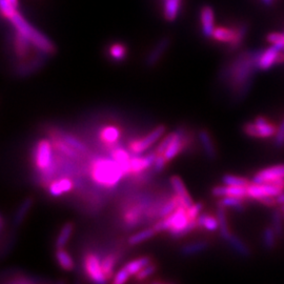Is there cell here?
Here are the masks:
<instances>
[{
  "mask_svg": "<svg viewBox=\"0 0 284 284\" xmlns=\"http://www.w3.org/2000/svg\"><path fill=\"white\" fill-rule=\"evenodd\" d=\"M265 6H272L274 4V0H262Z\"/></svg>",
  "mask_w": 284,
  "mask_h": 284,
  "instance_id": "cell-55",
  "label": "cell"
},
{
  "mask_svg": "<svg viewBox=\"0 0 284 284\" xmlns=\"http://www.w3.org/2000/svg\"><path fill=\"white\" fill-rule=\"evenodd\" d=\"M83 270L86 277L95 283H107L108 279L104 276L101 259L97 254L93 251H87L83 258Z\"/></svg>",
  "mask_w": 284,
  "mask_h": 284,
  "instance_id": "cell-11",
  "label": "cell"
},
{
  "mask_svg": "<svg viewBox=\"0 0 284 284\" xmlns=\"http://www.w3.org/2000/svg\"><path fill=\"white\" fill-rule=\"evenodd\" d=\"M283 220V212L280 208L274 207V210L272 211V228L274 229L278 238H281L284 234Z\"/></svg>",
  "mask_w": 284,
  "mask_h": 284,
  "instance_id": "cell-43",
  "label": "cell"
},
{
  "mask_svg": "<svg viewBox=\"0 0 284 284\" xmlns=\"http://www.w3.org/2000/svg\"><path fill=\"white\" fill-rule=\"evenodd\" d=\"M280 210H281L282 212H284V204H283V205H281V208H280Z\"/></svg>",
  "mask_w": 284,
  "mask_h": 284,
  "instance_id": "cell-56",
  "label": "cell"
},
{
  "mask_svg": "<svg viewBox=\"0 0 284 284\" xmlns=\"http://www.w3.org/2000/svg\"><path fill=\"white\" fill-rule=\"evenodd\" d=\"M110 56L115 61H122L127 56V49L121 43H115L110 48Z\"/></svg>",
  "mask_w": 284,
  "mask_h": 284,
  "instance_id": "cell-45",
  "label": "cell"
},
{
  "mask_svg": "<svg viewBox=\"0 0 284 284\" xmlns=\"http://www.w3.org/2000/svg\"><path fill=\"white\" fill-rule=\"evenodd\" d=\"M55 258L58 265L60 266L64 271L71 272L74 270L75 267L74 260L65 248H56Z\"/></svg>",
  "mask_w": 284,
  "mask_h": 284,
  "instance_id": "cell-33",
  "label": "cell"
},
{
  "mask_svg": "<svg viewBox=\"0 0 284 284\" xmlns=\"http://www.w3.org/2000/svg\"><path fill=\"white\" fill-rule=\"evenodd\" d=\"M208 247H210V243L207 241H195L183 245L180 249V253L182 256L190 257L198 255V254L206 250Z\"/></svg>",
  "mask_w": 284,
  "mask_h": 284,
  "instance_id": "cell-35",
  "label": "cell"
},
{
  "mask_svg": "<svg viewBox=\"0 0 284 284\" xmlns=\"http://www.w3.org/2000/svg\"><path fill=\"white\" fill-rule=\"evenodd\" d=\"M201 24H202V34L204 37L210 38L214 33V12L210 6H205L201 10Z\"/></svg>",
  "mask_w": 284,
  "mask_h": 284,
  "instance_id": "cell-25",
  "label": "cell"
},
{
  "mask_svg": "<svg viewBox=\"0 0 284 284\" xmlns=\"http://www.w3.org/2000/svg\"><path fill=\"white\" fill-rule=\"evenodd\" d=\"M217 219L219 222V234L224 241H227L228 239L232 236V233L229 228V222L227 217V207H224L218 204L217 207Z\"/></svg>",
  "mask_w": 284,
  "mask_h": 284,
  "instance_id": "cell-26",
  "label": "cell"
},
{
  "mask_svg": "<svg viewBox=\"0 0 284 284\" xmlns=\"http://www.w3.org/2000/svg\"><path fill=\"white\" fill-rule=\"evenodd\" d=\"M10 21L14 28L21 33L24 37H26L38 50L46 52L50 55H53L56 52V47L54 46V43L46 35L41 34L38 29L29 24L18 12L13 15L10 18Z\"/></svg>",
  "mask_w": 284,
  "mask_h": 284,
  "instance_id": "cell-5",
  "label": "cell"
},
{
  "mask_svg": "<svg viewBox=\"0 0 284 284\" xmlns=\"http://www.w3.org/2000/svg\"><path fill=\"white\" fill-rule=\"evenodd\" d=\"M244 199L238 198V197H221L218 200V204L227 207V208H233V210L237 212H244Z\"/></svg>",
  "mask_w": 284,
  "mask_h": 284,
  "instance_id": "cell-40",
  "label": "cell"
},
{
  "mask_svg": "<svg viewBox=\"0 0 284 284\" xmlns=\"http://www.w3.org/2000/svg\"><path fill=\"white\" fill-rule=\"evenodd\" d=\"M153 202V196L148 194H139L125 200L120 208L122 227L131 230L143 223V218Z\"/></svg>",
  "mask_w": 284,
  "mask_h": 284,
  "instance_id": "cell-3",
  "label": "cell"
},
{
  "mask_svg": "<svg viewBox=\"0 0 284 284\" xmlns=\"http://www.w3.org/2000/svg\"><path fill=\"white\" fill-rule=\"evenodd\" d=\"M283 219H284V212H283Z\"/></svg>",
  "mask_w": 284,
  "mask_h": 284,
  "instance_id": "cell-57",
  "label": "cell"
},
{
  "mask_svg": "<svg viewBox=\"0 0 284 284\" xmlns=\"http://www.w3.org/2000/svg\"><path fill=\"white\" fill-rule=\"evenodd\" d=\"M274 145L276 148L284 147V118L277 130V133L275 135V140H274Z\"/></svg>",
  "mask_w": 284,
  "mask_h": 284,
  "instance_id": "cell-48",
  "label": "cell"
},
{
  "mask_svg": "<svg viewBox=\"0 0 284 284\" xmlns=\"http://www.w3.org/2000/svg\"><path fill=\"white\" fill-rule=\"evenodd\" d=\"M284 179V163L273 166L270 168L259 171L253 177V183H264V182H274Z\"/></svg>",
  "mask_w": 284,
  "mask_h": 284,
  "instance_id": "cell-15",
  "label": "cell"
},
{
  "mask_svg": "<svg viewBox=\"0 0 284 284\" xmlns=\"http://www.w3.org/2000/svg\"><path fill=\"white\" fill-rule=\"evenodd\" d=\"M91 180L97 186L110 190L115 187L124 175L121 167L112 158H93L87 167Z\"/></svg>",
  "mask_w": 284,
  "mask_h": 284,
  "instance_id": "cell-2",
  "label": "cell"
},
{
  "mask_svg": "<svg viewBox=\"0 0 284 284\" xmlns=\"http://www.w3.org/2000/svg\"><path fill=\"white\" fill-rule=\"evenodd\" d=\"M221 181L223 184L226 185H232V186H243V187H247L250 182L247 180L246 178L243 177H239V176H234L231 174H226L222 179Z\"/></svg>",
  "mask_w": 284,
  "mask_h": 284,
  "instance_id": "cell-44",
  "label": "cell"
},
{
  "mask_svg": "<svg viewBox=\"0 0 284 284\" xmlns=\"http://www.w3.org/2000/svg\"><path fill=\"white\" fill-rule=\"evenodd\" d=\"M34 203V199L32 197H27L25 198L21 203L20 205L18 206L17 208V211L16 213H15L14 215V218H13V226L15 228H17L19 227L20 224L24 221L26 215L28 214L29 210H31V207Z\"/></svg>",
  "mask_w": 284,
  "mask_h": 284,
  "instance_id": "cell-29",
  "label": "cell"
},
{
  "mask_svg": "<svg viewBox=\"0 0 284 284\" xmlns=\"http://www.w3.org/2000/svg\"><path fill=\"white\" fill-rule=\"evenodd\" d=\"M259 202L271 208H274V207H276V205H278L276 197H264V198H261L259 200Z\"/></svg>",
  "mask_w": 284,
  "mask_h": 284,
  "instance_id": "cell-53",
  "label": "cell"
},
{
  "mask_svg": "<svg viewBox=\"0 0 284 284\" xmlns=\"http://www.w3.org/2000/svg\"><path fill=\"white\" fill-rule=\"evenodd\" d=\"M98 137L100 142L110 149L115 147L120 140L121 137V130L118 125L115 124H108L100 129L98 133Z\"/></svg>",
  "mask_w": 284,
  "mask_h": 284,
  "instance_id": "cell-17",
  "label": "cell"
},
{
  "mask_svg": "<svg viewBox=\"0 0 284 284\" xmlns=\"http://www.w3.org/2000/svg\"><path fill=\"white\" fill-rule=\"evenodd\" d=\"M17 12V9L14 8L8 0H2V13L3 16L10 20L13 15Z\"/></svg>",
  "mask_w": 284,
  "mask_h": 284,
  "instance_id": "cell-49",
  "label": "cell"
},
{
  "mask_svg": "<svg viewBox=\"0 0 284 284\" xmlns=\"http://www.w3.org/2000/svg\"><path fill=\"white\" fill-rule=\"evenodd\" d=\"M157 234L169 232L174 238H182L191 234L194 230H197V221L190 220L186 212V207L179 206L170 216L159 219L153 227Z\"/></svg>",
  "mask_w": 284,
  "mask_h": 284,
  "instance_id": "cell-4",
  "label": "cell"
},
{
  "mask_svg": "<svg viewBox=\"0 0 284 284\" xmlns=\"http://www.w3.org/2000/svg\"><path fill=\"white\" fill-rule=\"evenodd\" d=\"M284 192V179L274 182L253 183L247 186V198L259 201L264 197H277Z\"/></svg>",
  "mask_w": 284,
  "mask_h": 284,
  "instance_id": "cell-7",
  "label": "cell"
},
{
  "mask_svg": "<svg viewBox=\"0 0 284 284\" xmlns=\"http://www.w3.org/2000/svg\"><path fill=\"white\" fill-rule=\"evenodd\" d=\"M32 47H35L34 44L26 37H24L21 33L16 31V33H15V36H14V40H13V50H14L15 56H16V58H18V60H19L18 62L25 61V60H27V59L33 57V56L32 57L29 56V54H31V52H32Z\"/></svg>",
  "mask_w": 284,
  "mask_h": 284,
  "instance_id": "cell-13",
  "label": "cell"
},
{
  "mask_svg": "<svg viewBox=\"0 0 284 284\" xmlns=\"http://www.w3.org/2000/svg\"><path fill=\"white\" fill-rule=\"evenodd\" d=\"M156 272H157V264L152 261L151 263L147 264L146 266H144L139 273L136 274L135 279H136L137 282H143L147 278L152 277Z\"/></svg>",
  "mask_w": 284,
  "mask_h": 284,
  "instance_id": "cell-46",
  "label": "cell"
},
{
  "mask_svg": "<svg viewBox=\"0 0 284 284\" xmlns=\"http://www.w3.org/2000/svg\"><path fill=\"white\" fill-rule=\"evenodd\" d=\"M75 186H76V184L74 183V181L71 178L61 177V178L53 179V180L46 186V188L51 197L57 198V197L64 196L65 194L70 193L71 191H73Z\"/></svg>",
  "mask_w": 284,
  "mask_h": 284,
  "instance_id": "cell-18",
  "label": "cell"
},
{
  "mask_svg": "<svg viewBox=\"0 0 284 284\" xmlns=\"http://www.w3.org/2000/svg\"><path fill=\"white\" fill-rule=\"evenodd\" d=\"M168 163H169L168 160L163 155H157L156 159H155V162H154V166H153V172L154 173H161L164 169H166Z\"/></svg>",
  "mask_w": 284,
  "mask_h": 284,
  "instance_id": "cell-51",
  "label": "cell"
},
{
  "mask_svg": "<svg viewBox=\"0 0 284 284\" xmlns=\"http://www.w3.org/2000/svg\"><path fill=\"white\" fill-rule=\"evenodd\" d=\"M156 152H152L145 156H136L132 157L130 161V174L131 177H138L144 173H146L147 170L153 168L154 162L156 159Z\"/></svg>",
  "mask_w": 284,
  "mask_h": 284,
  "instance_id": "cell-12",
  "label": "cell"
},
{
  "mask_svg": "<svg viewBox=\"0 0 284 284\" xmlns=\"http://www.w3.org/2000/svg\"><path fill=\"white\" fill-rule=\"evenodd\" d=\"M171 40L169 37H162L156 44L155 47L153 48V50L148 53V55L145 58V66L148 68H153L155 67L159 60L161 59V57L163 56V54L167 52V50L170 47Z\"/></svg>",
  "mask_w": 284,
  "mask_h": 284,
  "instance_id": "cell-20",
  "label": "cell"
},
{
  "mask_svg": "<svg viewBox=\"0 0 284 284\" xmlns=\"http://www.w3.org/2000/svg\"><path fill=\"white\" fill-rule=\"evenodd\" d=\"M188 140L190 139L187 138L186 134L183 130H177L176 131V135H175L174 139L172 140L171 144L167 148V151L164 152V154H163V156L166 157L168 162L172 161L179 154H181L184 151V149L187 146Z\"/></svg>",
  "mask_w": 284,
  "mask_h": 284,
  "instance_id": "cell-14",
  "label": "cell"
},
{
  "mask_svg": "<svg viewBox=\"0 0 284 284\" xmlns=\"http://www.w3.org/2000/svg\"><path fill=\"white\" fill-rule=\"evenodd\" d=\"M110 156L112 159H114L119 166L121 167L123 170V173L125 176H129L130 174V161H131V155L128 149L121 147V146H115L112 149H110Z\"/></svg>",
  "mask_w": 284,
  "mask_h": 284,
  "instance_id": "cell-24",
  "label": "cell"
},
{
  "mask_svg": "<svg viewBox=\"0 0 284 284\" xmlns=\"http://www.w3.org/2000/svg\"><path fill=\"white\" fill-rule=\"evenodd\" d=\"M227 243L235 250L239 256H241L243 258H249L251 256V251L249 247L241 240L240 238H238L237 236H232L227 240Z\"/></svg>",
  "mask_w": 284,
  "mask_h": 284,
  "instance_id": "cell-31",
  "label": "cell"
},
{
  "mask_svg": "<svg viewBox=\"0 0 284 284\" xmlns=\"http://www.w3.org/2000/svg\"><path fill=\"white\" fill-rule=\"evenodd\" d=\"M276 238L277 235L274 231V229L272 227H266L263 230V234H262V244L265 250L267 251H272L275 249L276 247Z\"/></svg>",
  "mask_w": 284,
  "mask_h": 284,
  "instance_id": "cell-39",
  "label": "cell"
},
{
  "mask_svg": "<svg viewBox=\"0 0 284 284\" xmlns=\"http://www.w3.org/2000/svg\"><path fill=\"white\" fill-rule=\"evenodd\" d=\"M74 228L75 227L73 222H67L64 224V227L61 228L60 231H59V234L56 238V241H55L56 248H65V246L70 241V238L72 237Z\"/></svg>",
  "mask_w": 284,
  "mask_h": 284,
  "instance_id": "cell-34",
  "label": "cell"
},
{
  "mask_svg": "<svg viewBox=\"0 0 284 284\" xmlns=\"http://www.w3.org/2000/svg\"><path fill=\"white\" fill-rule=\"evenodd\" d=\"M57 135L60 137L61 139H64L68 144H70L73 148L76 149L77 152H79L80 154H82L83 156L87 155L88 153V148L87 146L79 139L77 138L76 136H74L72 135V134H69V133H65V132H55Z\"/></svg>",
  "mask_w": 284,
  "mask_h": 284,
  "instance_id": "cell-30",
  "label": "cell"
},
{
  "mask_svg": "<svg viewBox=\"0 0 284 284\" xmlns=\"http://www.w3.org/2000/svg\"><path fill=\"white\" fill-rule=\"evenodd\" d=\"M50 136H51L53 147L57 153L62 155L64 157L74 160L75 162H79L82 160L83 155L80 154L79 152H77L76 149L73 148L70 144H68L64 139L59 137L55 132H52L50 134Z\"/></svg>",
  "mask_w": 284,
  "mask_h": 284,
  "instance_id": "cell-16",
  "label": "cell"
},
{
  "mask_svg": "<svg viewBox=\"0 0 284 284\" xmlns=\"http://www.w3.org/2000/svg\"><path fill=\"white\" fill-rule=\"evenodd\" d=\"M50 56H51L50 54L39 50L32 58L27 59L25 61L18 62L16 66H15L14 74L16 75L17 77H21V78L27 77L29 75H32L37 71H39L44 66V64L47 62L48 58Z\"/></svg>",
  "mask_w": 284,
  "mask_h": 284,
  "instance_id": "cell-10",
  "label": "cell"
},
{
  "mask_svg": "<svg viewBox=\"0 0 284 284\" xmlns=\"http://www.w3.org/2000/svg\"><path fill=\"white\" fill-rule=\"evenodd\" d=\"M198 138H199V141L202 145V148H203V152H204L205 156L211 161L216 160L217 157H218V153H217V149H216L214 140L212 138V135L210 134V132L205 130V129L200 130L199 133H198Z\"/></svg>",
  "mask_w": 284,
  "mask_h": 284,
  "instance_id": "cell-23",
  "label": "cell"
},
{
  "mask_svg": "<svg viewBox=\"0 0 284 284\" xmlns=\"http://www.w3.org/2000/svg\"><path fill=\"white\" fill-rule=\"evenodd\" d=\"M202 208H203V203H201V202L194 203L192 206L186 208L188 219L190 220H196L198 218V216L201 214Z\"/></svg>",
  "mask_w": 284,
  "mask_h": 284,
  "instance_id": "cell-47",
  "label": "cell"
},
{
  "mask_svg": "<svg viewBox=\"0 0 284 284\" xmlns=\"http://www.w3.org/2000/svg\"><path fill=\"white\" fill-rule=\"evenodd\" d=\"M164 2H166V0H163V3H164Z\"/></svg>",
  "mask_w": 284,
  "mask_h": 284,
  "instance_id": "cell-58",
  "label": "cell"
},
{
  "mask_svg": "<svg viewBox=\"0 0 284 284\" xmlns=\"http://www.w3.org/2000/svg\"><path fill=\"white\" fill-rule=\"evenodd\" d=\"M179 7H180V0H166L164 2V17L168 21L176 19Z\"/></svg>",
  "mask_w": 284,
  "mask_h": 284,
  "instance_id": "cell-42",
  "label": "cell"
},
{
  "mask_svg": "<svg viewBox=\"0 0 284 284\" xmlns=\"http://www.w3.org/2000/svg\"><path fill=\"white\" fill-rule=\"evenodd\" d=\"M8 2L14 7V8H18V0H8Z\"/></svg>",
  "mask_w": 284,
  "mask_h": 284,
  "instance_id": "cell-54",
  "label": "cell"
},
{
  "mask_svg": "<svg viewBox=\"0 0 284 284\" xmlns=\"http://www.w3.org/2000/svg\"><path fill=\"white\" fill-rule=\"evenodd\" d=\"M247 29H248V25L246 23H243L241 24L240 26H238L236 28V35H235V38L233 39V41L230 44V51L231 52H234L236 50H238L239 48L241 47V44L245 38V35L247 33Z\"/></svg>",
  "mask_w": 284,
  "mask_h": 284,
  "instance_id": "cell-41",
  "label": "cell"
},
{
  "mask_svg": "<svg viewBox=\"0 0 284 284\" xmlns=\"http://www.w3.org/2000/svg\"><path fill=\"white\" fill-rule=\"evenodd\" d=\"M153 260L149 256H142L136 259H133L132 261L128 262L123 267L128 271V273L132 276H136L137 273H139L144 266L151 263Z\"/></svg>",
  "mask_w": 284,
  "mask_h": 284,
  "instance_id": "cell-36",
  "label": "cell"
},
{
  "mask_svg": "<svg viewBox=\"0 0 284 284\" xmlns=\"http://www.w3.org/2000/svg\"><path fill=\"white\" fill-rule=\"evenodd\" d=\"M118 261V255L116 253H111L108 254L107 256H104L101 260V266H102V271L104 276L107 277L108 281L113 277L114 274V270L115 266L117 264Z\"/></svg>",
  "mask_w": 284,
  "mask_h": 284,
  "instance_id": "cell-37",
  "label": "cell"
},
{
  "mask_svg": "<svg viewBox=\"0 0 284 284\" xmlns=\"http://www.w3.org/2000/svg\"><path fill=\"white\" fill-rule=\"evenodd\" d=\"M166 130H167V128L163 124L156 127L153 131L149 132L144 137H139V138H135V139L131 140L128 143V149L134 155H140V154L144 153L161 138L163 134L166 133Z\"/></svg>",
  "mask_w": 284,
  "mask_h": 284,
  "instance_id": "cell-8",
  "label": "cell"
},
{
  "mask_svg": "<svg viewBox=\"0 0 284 284\" xmlns=\"http://www.w3.org/2000/svg\"><path fill=\"white\" fill-rule=\"evenodd\" d=\"M212 195L218 198L221 197H238L247 198V187L232 186V185H218L212 188Z\"/></svg>",
  "mask_w": 284,
  "mask_h": 284,
  "instance_id": "cell-21",
  "label": "cell"
},
{
  "mask_svg": "<svg viewBox=\"0 0 284 284\" xmlns=\"http://www.w3.org/2000/svg\"><path fill=\"white\" fill-rule=\"evenodd\" d=\"M236 35V28L216 27L213 33V38L219 42L231 43Z\"/></svg>",
  "mask_w": 284,
  "mask_h": 284,
  "instance_id": "cell-38",
  "label": "cell"
},
{
  "mask_svg": "<svg viewBox=\"0 0 284 284\" xmlns=\"http://www.w3.org/2000/svg\"><path fill=\"white\" fill-rule=\"evenodd\" d=\"M131 275L128 273V271L125 270L124 267H122L121 270H119L115 276H113V283L115 284H122L129 281Z\"/></svg>",
  "mask_w": 284,
  "mask_h": 284,
  "instance_id": "cell-50",
  "label": "cell"
},
{
  "mask_svg": "<svg viewBox=\"0 0 284 284\" xmlns=\"http://www.w3.org/2000/svg\"><path fill=\"white\" fill-rule=\"evenodd\" d=\"M170 182H171L174 193L178 196L181 204L186 208L192 206L194 204V201H193L192 197L190 196V194H188L183 181L181 180V178L178 176H172L170 178Z\"/></svg>",
  "mask_w": 284,
  "mask_h": 284,
  "instance_id": "cell-22",
  "label": "cell"
},
{
  "mask_svg": "<svg viewBox=\"0 0 284 284\" xmlns=\"http://www.w3.org/2000/svg\"><path fill=\"white\" fill-rule=\"evenodd\" d=\"M262 53L260 50L242 51L220 70L219 80L233 103H240L249 94Z\"/></svg>",
  "mask_w": 284,
  "mask_h": 284,
  "instance_id": "cell-1",
  "label": "cell"
},
{
  "mask_svg": "<svg viewBox=\"0 0 284 284\" xmlns=\"http://www.w3.org/2000/svg\"><path fill=\"white\" fill-rule=\"evenodd\" d=\"M53 144L48 139H40L33 152V166L35 170L42 176L48 173L53 167L55 156L53 155Z\"/></svg>",
  "mask_w": 284,
  "mask_h": 284,
  "instance_id": "cell-6",
  "label": "cell"
},
{
  "mask_svg": "<svg viewBox=\"0 0 284 284\" xmlns=\"http://www.w3.org/2000/svg\"><path fill=\"white\" fill-rule=\"evenodd\" d=\"M156 234H157V232L154 228H148V229L142 230L138 233L131 235L128 239V244L131 245V246L138 245L142 242H145V241L149 240V239H152Z\"/></svg>",
  "mask_w": 284,
  "mask_h": 284,
  "instance_id": "cell-32",
  "label": "cell"
},
{
  "mask_svg": "<svg viewBox=\"0 0 284 284\" xmlns=\"http://www.w3.org/2000/svg\"><path fill=\"white\" fill-rule=\"evenodd\" d=\"M266 40L271 43H284V35L279 33H271L266 36Z\"/></svg>",
  "mask_w": 284,
  "mask_h": 284,
  "instance_id": "cell-52",
  "label": "cell"
},
{
  "mask_svg": "<svg viewBox=\"0 0 284 284\" xmlns=\"http://www.w3.org/2000/svg\"><path fill=\"white\" fill-rule=\"evenodd\" d=\"M180 205H182L180 200H179V198H178L176 194H174V195L170 196L168 199L164 200V202L161 204L160 210L158 212L157 219L159 220V219H162V218H166V217L170 216Z\"/></svg>",
  "mask_w": 284,
  "mask_h": 284,
  "instance_id": "cell-27",
  "label": "cell"
},
{
  "mask_svg": "<svg viewBox=\"0 0 284 284\" xmlns=\"http://www.w3.org/2000/svg\"><path fill=\"white\" fill-rule=\"evenodd\" d=\"M277 128L267 120L266 118L259 116L255 120L246 122L243 125L245 135L253 138H270L276 135Z\"/></svg>",
  "mask_w": 284,
  "mask_h": 284,
  "instance_id": "cell-9",
  "label": "cell"
},
{
  "mask_svg": "<svg viewBox=\"0 0 284 284\" xmlns=\"http://www.w3.org/2000/svg\"><path fill=\"white\" fill-rule=\"evenodd\" d=\"M284 49V43H274L272 47L265 50L259 60V70L267 71L273 66L277 65V58L280 52Z\"/></svg>",
  "mask_w": 284,
  "mask_h": 284,
  "instance_id": "cell-19",
  "label": "cell"
},
{
  "mask_svg": "<svg viewBox=\"0 0 284 284\" xmlns=\"http://www.w3.org/2000/svg\"><path fill=\"white\" fill-rule=\"evenodd\" d=\"M197 230H205L207 232H216L219 229V222L217 216H213L207 213H202L196 219Z\"/></svg>",
  "mask_w": 284,
  "mask_h": 284,
  "instance_id": "cell-28",
  "label": "cell"
}]
</instances>
